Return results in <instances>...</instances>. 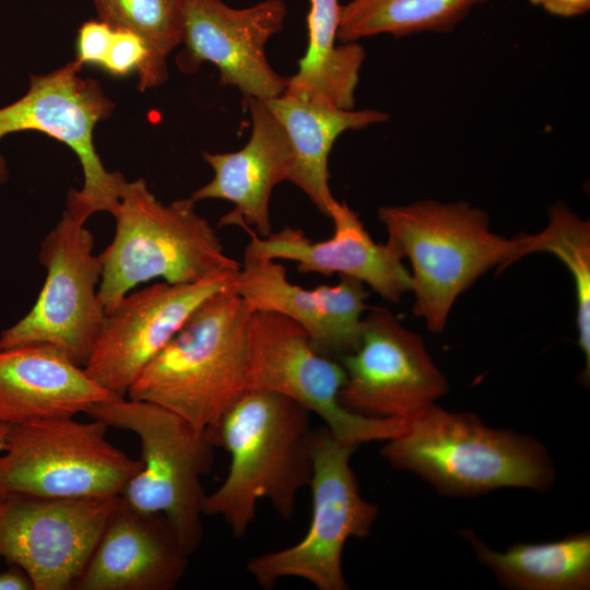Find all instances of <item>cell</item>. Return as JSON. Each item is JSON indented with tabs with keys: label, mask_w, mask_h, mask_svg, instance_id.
Masks as SVG:
<instances>
[{
	"label": "cell",
	"mask_w": 590,
	"mask_h": 590,
	"mask_svg": "<svg viewBox=\"0 0 590 590\" xmlns=\"http://www.w3.org/2000/svg\"><path fill=\"white\" fill-rule=\"evenodd\" d=\"M380 453L392 468L452 496L507 487L543 492L556 475L550 453L535 438L436 404L409 418L406 430L386 440Z\"/></svg>",
	"instance_id": "3957f363"
},
{
	"label": "cell",
	"mask_w": 590,
	"mask_h": 590,
	"mask_svg": "<svg viewBox=\"0 0 590 590\" xmlns=\"http://www.w3.org/2000/svg\"><path fill=\"white\" fill-rule=\"evenodd\" d=\"M5 571H0V590H34V585L28 575L19 566Z\"/></svg>",
	"instance_id": "f546056e"
},
{
	"label": "cell",
	"mask_w": 590,
	"mask_h": 590,
	"mask_svg": "<svg viewBox=\"0 0 590 590\" xmlns=\"http://www.w3.org/2000/svg\"><path fill=\"white\" fill-rule=\"evenodd\" d=\"M462 536L496 580L514 590H588L590 533H573L545 543H516L505 551L485 544L471 529Z\"/></svg>",
	"instance_id": "603a6c76"
},
{
	"label": "cell",
	"mask_w": 590,
	"mask_h": 590,
	"mask_svg": "<svg viewBox=\"0 0 590 590\" xmlns=\"http://www.w3.org/2000/svg\"><path fill=\"white\" fill-rule=\"evenodd\" d=\"M377 217L410 260L413 311L433 332L445 329L455 302L480 276L543 249L542 231L505 238L491 229L486 212L464 201L386 205Z\"/></svg>",
	"instance_id": "7a4b0ae2"
},
{
	"label": "cell",
	"mask_w": 590,
	"mask_h": 590,
	"mask_svg": "<svg viewBox=\"0 0 590 590\" xmlns=\"http://www.w3.org/2000/svg\"><path fill=\"white\" fill-rule=\"evenodd\" d=\"M357 347L338 361L345 381L339 400L349 411L374 418H411L448 392V382L423 339L385 308L363 318Z\"/></svg>",
	"instance_id": "4fadbf2b"
},
{
	"label": "cell",
	"mask_w": 590,
	"mask_h": 590,
	"mask_svg": "<svg viewBox=\"0 0 590 590\" xmlns=\"http://www.w3.org/2000/svg\"><path fill=\"white\" fill-rule=\"evenodd\" d=\"M543 251L558 257L568 268L575 282L577 303L578 344L583 354V382L590 377V226L589 222L557 203L550 210Z\"/></svg>",
	"instance_id": "484cf974"
},
{
	"label": "cell",
	"mask_w": 590,
	"mask_h": 590,
	"mask_svg": "<svg viewBox=\"0 0 590 590\" xmlns=\"http://www.w3.org/2000/svg\"><path fill=\"white\" fill-rule=\"evenodd\" d=\"M334 233L321 241L309 239L298 228L284 226L260 237L250 227L246 257L291 260L300 273H320L359 280L384 299L398 303L411 292V274L399 249L387 240L375 243L359 216L345 202H337L330 211Z\"/></svg>",
	"instance_id": "e0dca14e"
},
{
	"label": "cell",
	"mask_w": 590,
	"mask_h": 590,
	"mask_svg": "<svg viewBox=\"0 0 590 590\" xmlns=\"http://www.w3.org/2000/svg\"><path fill=\"white\" fill-rule=\"evenodd\" d=\"M111 397L116 394L52 347L26 344L0 349L1 425L74 417Z\"/></svg>",
	"instance_id": "ffe728a7"
},
{
	"label": "cell",
	"mask_w": 590,
	"mask_h": 590,
	"mask_svg": "<svg viewBox=\"0 0 590 590\" xmlns=\"http://www.w3.org/2000/svg\"><path fill=\"white\" fill-rule=\"evenodd\" d=\"M335 285L307 290L292 283L274 259L244 256L235 290L252 310L281 314L298 323L315 350L339 359L353 352L363 332L368 292L359 280L340 276Z\"/></svg>",
	"instance_id": "2e32d148"
},
{
	"label": "cell",
	"mask_w": 590,
	"mask_h": 590,
	"mask_svg": "<svg viewBox=\"0 0 590 590\" xmlns=\"http://www.w3.org/2000/svg\"><path fill=\"white\" fill-rule=\"evenodd\" d=\"M1 558V557H0Z\"/></svg>",
	"instance_id": "1f68e13d"
},
{
	"label": "cell",
	"mask_w": 590,
	"mask_h": 590,
	"mask_svg": "<svg viewBox=\"0 0 590 590\" xmlns=\"http://www.w3.org/2000/svg\"><path fill=\"white\" fill-rule=\"evenodd\" d=\"M248 390L280 393L310 413L340 440L359 446L386 441L408 428L409 418H374L346 410L339 400L345 371L338 359L318 353L295 321L253 310L248 334Z\"/></svg>",
	"instance_id": "30bf717a"
},
{
	"label": "cell",
	"mask_w": 590,
	"mask_h": 590,
	"mask_svg": "<svg viewBox=\"0 0 590 590\" xmlns=\"http://www.w3.org/2000/svg\"><path fill=\"white\" fill-rule=\"evenodd\" d=\"M283 127L293 152L288 181L298 187L327 217L337 202L329 186L328 160L334 141L347 130L388 120L377 109H337L286 94L264 101Z\"/></svg>",
	"instance_id": "44dd1931"
},
{
	"label": "cell",
	"mask_w": 590,
	"mask_h": 590,
	"mask_svg": "<svg viewBox=\"0 0 590 590\" xmlns=\"http://www.w3.org/2000/svg\"><path fill=\"white\" fill-rule=\"evenodd\" d=\"M189 555L161 514L141 512L118 497L75 590H172Z\"/></svg>",
	"instance_id": "ac0fdd59"
},
{
	"label": "cell",
	"mask_w": 590,
	"mask_h": 590,
	"mask_svg": "<svg viewBox=\"0 0 590 590\" xmlns=\"http://www.w3.org/2000/svg\"><path fill=\"white\" fill-rule=\"evenodd\" d=\"M530 2L552 15L562 17L582 15L590 9V0H530Z\"/></svg>",
	"instance_id": "f1b7e54d"
},
{
	"label": "cell",
	"mask_w": 590,
	"mask_h": 590,
	"mask_svg": "<svg viewBox=\"0 0 590 590\" xmlns=\"http://www.w3.org/2000/svg\"><path fill=\"white\" fill-rule=\"evenodd\" d=\"M252 312L235 284L212 295L140 373L126 397L169 409L198 430L213 427L248 390Z\"/></svg>",
	"instance_id": "277c9868"
},
{
	"label": "cell",
	"mask_w": 590,
	"mask_h": 590,
	"mask_svg": "<svg viewBox=\"0 0 590 590\" xmlns=\"http://www.w3.org/2000/svg\"><path fill=\"white\" fill-rule=\"evenodd\" d=\"M310 412L272 391L247 390L216 425L205 430L231 457L223 483L205 496L203 515L222 518L243 538L266 498L285 520L312 474Z\"/></svg>",
	"instance_id": "6da1fadb"
},
{
	"label": "cell",
	"mask_w": 590,
	"mask_h": 590,
	"mask_svg": "<svg viewBox=\"0 0 590 590\" xmlns=\"http://www.w3.org/2000/svg\"><path fill=\"white\" fill-rule=\"evenodd\" d=\"M88 214L66 203L60 221L39 245L46 269L32 309L0 334V349L40 344L84 366L105 321L98 297L102 261L94 255Z\"/></svg>",
	"instance_id": "9c48e42d"
},
{
	"label": "cell",
	"mask_w": 590,
	"mask_h": 590,
	"mask_svg": "<svg viewBox=\"0 0 590 590\" xmlns=\"http://www.w3.org/2000/svg\"><path fill=\"white\" fill-rule=\"evenodd\" d=\"M113 76H126L138 72V88L143 92L151 87V54L145 42L137 34L114 28L107 56L101 67Z\"/></svg>",
	"instance_id": "4316f807"
},
{
	"label": "cell",
	"mask_w": 590,
	"mask_h": 590,
	"mask_svg": "<svg viewBox=\"0 0 590 590\" xmlns=\"http://www.w3.org/2000/svg\"><path fill=\"white\" fill-rule=\"evenodd\" d=\"M114 28L106 22L88 20L78 30L75 42L76 61L84 64L102 67L113 38Z\"/></svg>",
	"instance_id": "83f0119b"
},
{
	"label": "cell",
	"mask_w": 590,
	"mask_h": 590,
	"mask_svg": "<svg viewBox=\"0 0 590 590\" xmlns=\"http://www.w3.org/2000/svg\"><path fill=\"white\" fill-rule=\"evenodd\" d=\"M85 414L139 437L142 468L119 497L141 512L163 515L184 551L193 554L203 536L202 477L214 461L205 432L157 403L127 397L108 398Z\"/></svg>",
	"instance_id": "8992f818"
},
{
	"label": "cell",
	"mask_w": 590,
	"mask_h": 590,
	"mask_svg": "<svg viewBox=\"0 0 590 590\" xmlns=\"http://www.w3.org/2000/svg\"><path fill=\"white\" fill-rule=\"evenodd\" d=\"M487 0H350L341 5L338 39L358 42L381 34L402 37L452 32Z\"/></svg>",
	"instance_id": "cb8c5ba5"
},
{
	"label": "cell",
	"mask_w": 590,
	"mask_h": 590,
	"mask_svg": "<svg viewBox=\"0 0 590 590\" xmlns=\"http://www.w3.org/2000/svg\"><path fill=\"white\" fill-rule=\"evenodd\" d=\"M309 2L307 49L283 94L330 108L354 109L366 51L358 42L335 44L341 12L338 0Z\"/></svg>",
	"instance_id": "7402d4cb"
},
{
	"label": "cell",
	"mask_w": 590,
	"mask_h": 590,
	"mask_svg": "<svg viewBox=\"0 0 590 590\" xmlns=\"http://www.w3.org/2000/svg\"><path fill=\"white\" fill-rule=\"evenodd\" d=\"M113 216L114 238L98 255V297L106 314L151 280L181 284L240 270L191 197L162 203L139 178L125 184Z\"/></svg>",
	"instance_id": "5b68a950"
},
{
	"label": "cell",
	"mask_w": 590,
	"mask_h": 590,
	"mask_svg": "<svg viewBox=\"0 0 590 590\" xmlns=\"http://www.w3.org/2000/svg\"><path fill=\"white\" fill-rule=\"evenodd\" d=\"M358 446L338 439L326 426L311 430V521L305 536L283 550L249 559L247 571L266 589L286 577L318 590H347L342 553L350 538L367 536L378 506L365 500L350 460Z\"/></svg>",
	"instance_id": "ba28073f"
},
{
	"label": "cell",
	"mask_w": 590,
	"mask_h": 590,
	"mask_svg": "<svg viewBox=\"0 0 590 590\" xmlns=\"http://www.w3.org/2000/svg\"><path fill=\"white\" fill-rule=\"evenodd\" d=\"M251 117V133L245 146L225 153L203 152L213 178L190 196L196 202L221 199L234 204L220 225L253 227L260 237L272 233L270 199L273 188L287 180L293 152L288 138L264 101L243 99Z\"/></svg>",
	"instance_id": "d6986e66"
},
{
	"label": "cell",
	"mask_w": 590,
	"mask_h": 590,
	"mask_svg": "<svg viewBox=\"0 0 590 590\" xmlns=\"http://www.w3.org/2000/svg\"><path fill=\"white\" fill-rule=\"evenodd\" d=\"M238 272L221 273L191 283L161 282L128 293L106 314L83 366L85 373L113 394L126 397L140 373L196 309L212 295L233 286Z\"/></svg>",
	"instance_id": "5bb4252c"
},
{
	"label": "cell",
	"mask_w": 590,
	"mask_h": 590,
	"mask_svg": "<svg viewBox=\"0 0 590 590\" xmlns=\"http://www.w3.org/2000/svg\"><path fill=\"white\" fill-rule=\"evenodd\" d=\"M107 428L102 421L74 417L9 426L0 452V494L120 496L142 462L109 442Z\"/></svg>",
	"instance_id": "52a82bcc"
},
{
	"label": "cell",
	"mask_w": 590,
	"mask_h": 590,
	"mask_svg": "<svg viewBox=\"0 0 590 590\" xmlns=\"http://www.w3.org/2000/svg\"><path fill=\"white\" fill-rule=\"evenodd\" d=\"M98 19L140 36L151 54V87L168 76L166 59L182 43L185 0H93Z\"/></svg>",
	"instance_id": "d4e9b609"
},
{
	"label": "cell",
	"mask_w": 590,
	"mask_h": 590,
	"mask_svg": "<svg viewBox=\"0 0 590 590\" xmlns=\"http://www.w3.org/2000/svg\"><path fill=\"white\" fill-rule=\"evenodd\" d=\"M287 15L283 0H262L236 9L222 0H185L182 43L176 58L185 73L203 62L214 64L220 84L238 88L245 98L267 101L283 94L288 78L267 60V42L281 32Z\"/></svg>",
	"instance_id": "9a60e30c"
},
{
	"label": "cell",
	"mask_w": 590,
	"mask_h": 590,
	"mask_svg": "<svg viewBox=\"0 0 590 590\" xmlns=\"http://www.w3.org/2000/svg\"><path fill=\"white\" fill-rule=\"evenodd\" d=\"M81 70L74 60L47 74H32L26 94L0 108V140L14 132L38 131L68 145L82 166L83 186L70 189L67 200L90 215L99 211L114 215L127 181L120 172L105 168L94 145V129L115 105L95 80L79 76ZM7 179L0 155V182Z\"/></svg>",
	"instance_id": "8fae6325"
},
{
	"label": "cell",
	"mask_w": 590,
	"mask_h": 590,
	"mask_svg": "<svg viewBox=\"0 0 590 590\" xmlns=\"http://www.w3.org/2000/svg\"><path fill=\"white\" fill-rule=\"evenodd\" d=\"M9 426L0 424V452L3 450Z\"/></svg>",
	"instance_id": "4dcf8cb0"
},
{
	"label": "cell",
	"mask_w": 590,
	"mask_h": 590,
	"mask_svg": "<svg viewBox=\"0 0 590 590\" xmlns=\"http://www.w3.org/2000/svg\"><path fill=\"white\" fill-rule=\"evenodd\" d=\"M118 497L0 494V557L34 590H69L83 573Z\"/></svg>",
	"instance_id": "7c38bea8"
}]
</instances>
